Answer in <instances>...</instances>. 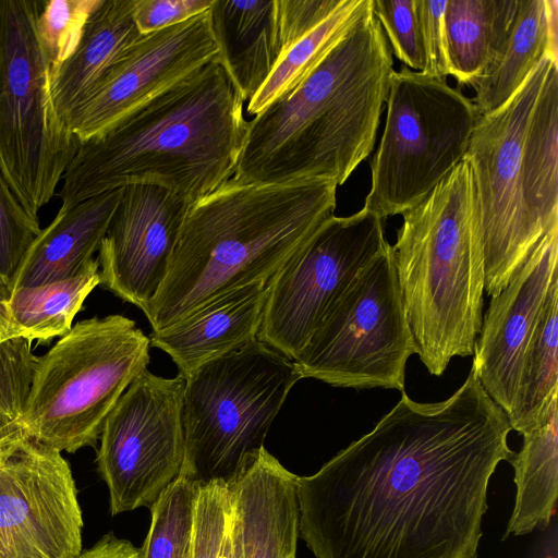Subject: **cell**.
I'll use <instances>...</instances> for the list:
<instances>
[{
    "label": "cell",
    "instance_id": "1",
    "mask_svg": "<svg viewBox=\"0 0 558 558\" xmlns=\"http://www.w3.org/2000/svg\"><path fill=\"white\" fill-rule=\"evenodd\" d=\"M510 430L472 367L444 401L402 391L369 433L298 476L300 536L316 558H477Z\"/></svg>",
    "mask_w": 558,
    "mask_h": 558
},
{
    "label": "cell",
    "instance_id": "2",
    "mask_svg": "<svg viewBox=\"0 0 558 558\" xmlns=\"http://www.w3.org/2000/svg\"><path fill=\"white\" fill-rule=\"evenodd\" d=\"M243 104L214 60L81 142L61 180L60 209L133 184L197 202L234 174L247 126Z\"/></svg>",
    "mask_w": 558,
    "mask_h": 558
},
{
    "label": "cell",
    "instance_id": "3",
    "mask_svg": "<svg viewBox=\"0 0 558 558\" xmlns=\"http://www.w3.org/2000/svg\"><path fill=\"white\" fill-rule=\"evenodd\" d=\"M393 72L371 4L295 87L247 121L232 179L342 185L374 148Z\"/></svg>",
    "mask_w": 558,
    "mask_h": 558
},
{
    "label": "cell",
    "instance_id": "4",
    "mask_svg": "<svg viewBox=\"0 0 558 558\" xmlns=\"http://www.w3.org/2000/svg\"><path fill=\"white\" fill-rule=\"evenodd\" d=\"M325 179L255 183L232 178L190 205L165 281L145 315L160 330L239 288L267 282L333 216Z\"/></svg>",
    "mask_w": 558,
    "mask_h": 558
},
{
    "label": "cell",
    "instance_id": "5",
    "mask_svg": "<svg viewBox=\"0 0 558 558\" xmlns=\"http://www.w3.org/2000/svg\"><path fill=\"white\" fill-rule=\"evenodd\" d=\"M402 216L391 245L399 287L415 353L440 376L452 357L473 355L483 320L485 262L469 161Z\"/></svg>",
    "mask_w": 558,
    "mask_h": 558
},
{
    "label": "cell",
    "instance_id": "6",
    "mask_svg": "<svg viewBox=\"0 0 558 558\" xmlns=\"http://www.w3.org/2000/svg\"><path fill=\"white\" fill-rule=\"evenodd\" d=\"M149 347L123 315L76 323L37 356L20 432L60 452L95 446L108 414L147 369Z\"/></svg>",
    "mask_w": 558,
    "mask_h": 558
},
{
    "label": "cell",
    "instance_id": "7",
    "mask_svg": "<svg viewBox=\"0 0 558 558\" xmlns=\"http://www.w3.org/2000/svg\"><path fill=\"white\" fill-rule=\"evenodd\" d=\"M301 378L294 361L258 339L185 377L180 476L199 485L232 482L265 448L272 421Z\"/></svg>",
    "mask_w": 558,
    "mask_h": 558
},
{
    "label": "cell",
    "instance_id": "8",
    "mask_svg": "<svg viewBox=\"0 0 558 558\" xmlns=\"http://www.w3.org/2000/svg\"><path fill=\"white\" fill-rule=\"evenodd\" d=\"M36 0H0V172L35 217L48 204L80 141L58 114Z\"/></svg>",
    "mask_w": 558,
    "mask_h": 558
},
{
    "label": "cell",
    "instance_id": "9",
    "mask_svg": "<svg viewBox=\"0 0 558 558\" xmlns=\"http://www.w3.org/2000/svg\"><path fill=\"white\" fill-rule=\"evenodd\" d=\"M366 210L385 219L422 203L464 158L480 114L445 78L395 71Z\"/></svg>",
    "mask_w": 558,
    "mask_h": 558
},
{
    "label": "cell",
    "instance_id": "10",
    "mask_svg": "<svg viewBox=\"0 0 558 558\" xmlns=\"http://www.w3.org/2000/svg\"><path fill=\"white\" fill-rule=\"evenodd\" d=\"M414 339L387 243L329 305L294 364L336 387L404 391Z\"/></svg>",
    "mask_w": 558,
    "mask_h": 558
},
{
    "label": "cell",
    "instance_id": "11",
    "mask_svg": "<svg viewBox=\"0 0 558 558\" xmlns=\"http://www.w3.org/2000/svg\"><path fill=\"white\" fill-rule=\"evenodd\" d=\"M557 61L545 56L505 105L480 116L464 156L484 250L485 292L490 296L508 284L544 235L527 208L523 146L531 112Z\"/></svg>",
    "mask_w": 558,
    "mask_h": 558
},
{
    "label": "cell",
    "instance_id": "12",
    "mask_svg": "<svg viewBox=\"0 0 558 558\" xmlns=\"http://www.w3.org/2000/svg\"><path fill=\"white\" fill-rule=\"evenodd\" d=\"M185 378L142 372L105 420L97 469L113 515L150 507L181 473L184 461Z\"/></svg>",
    "mask_w": 558,
    "mask_h": 558
},
{
    "label": "cell",
    "instance_id": "13",
    "mask_svg": "<svg viewBox=\"0 0 558 558\" xmlns=\"http://www.w3.org/2000/svg\"><path fill=\"white\" fill-rule=\"evenodd\" d=\"M387 243L384 219L365 208L329 217L268 281L257 339L295 361L329 305Z\"/></svg>",
    "mask_w": 558,
    "mask_h": 558
},
{
    "label": "cell",
    "instance_id": "14",
    "mask_svg": "<svg viewBox=\"0 0 558 558\" xmlns=\"http://www.w3.org/2000/svg\"><path fill=\"white\" fill-rule=\"evenodd\" d=\"M82 530L61 452L22 432L0 444V558H77Z\"/></svg>",
    "mask_w": 558,
    "mask_h": 558
},
{
    "label": "cell",
    "instance_id": "15",
    "mask_svg": "<svg viewBox=\"0 0 558 558\" xmlns=\"http://www.w3.org/2000/svg\"><path fill=\"white\" fill-rule=\"evenodd\" d=\"M218 57L209 10L182 23L143 35L70 129L84 142L140 109Z\"/></svg>",
    "mask_w": 558,
    "mask_h": 558
},
{
    "label": "cell",
    "instance_id": "16",
    "mask_svg": "<svg viewBox=\"0 0 558 558\" xmlns=\"http://www.w3.org/2000/svg\"><path fill=\"white\" fill-rule=\"evenodd\" d=\"M191 204L158 185L123 187L99 246V284L146 315L165 281Z\"/></svg>",
    "mask_w": 558,
    "mask_h": 558
},
{
    "label": "cell",
    "instance_id": "17",
    "mask_svg": "<svg viewBox=\"0 0 558 558\" xmlns=\"http://www.w3.org/2000/svg\"><path fill=\"white\" fill-rule=\"evenodd\" d=\"M558 278V222L542 236L508 284L492 296L473 349L481 385L508 416L526 347Z\"/></svg>",
    "mask_w": 558,
    "mask_h": 558
},
{
    "label": "cell",
    "instance_id": "18",
    "mask_svg": "<svg viewBox=\"0 0 558 558\" xmlns=\"http://www.w3.org/2000/svg\"><path fill=\"white\" fill-rule=\"evenodd\" d=\"M298 475L265 448L228 484L243 558H295Z\"/></svg>",
    "mask_w": 558,
    "mask_h": 558
},
{
    "label": "cell",
    "instance_id": "19",
    "mask_svg": "<svg viewBox=\"0 0 558 558\" xmlns=\"http://www.w3.org/2000/svg\"><path fill=\"white\" fill-rule=\"evenodd\" d=\"M268 281L248 284L151 331L150 345L166 352L184 378L203 364L257 339Z\"/></svg>",
    "mask_w": 558,
    "mask_h": 558
},
{
    "label": "cell",
    "instance_id": "20",
    "mask_svg": "<svg viewBox=\"0 0 558 558\" xmlns=\"http://www.w3.org/2000/svg\"><path fill=\"white\" fill-rule=\"evenodd\" d=\"M142 37L133 19V0H100L73 52L51 71L53 104L69 128Z\"/></svg>",
    "mask_w": 558,
    "mask_h": 558
},
{
    "label": "cell",
    "instance_id": "21",
    "mask_svg": "<svg viewBox=\"0 0 558 558\" xmlns=\"http://www.w3.org/2000/svg\"><path fill=\"white\" fill-rule=\"evenodd\" d=\"M209 13L218 45L216 61L243 101H248L282 52L278 0H214Z\"/></svg>",
    "mask_w": 558,
    "mask_h": 558
},
{
    "label": "cell",
    "instance_id": "22",
    "mask_svg": "<svg viewBox=\"0 0 558 558\" xmlns=\"http://www.w3.org/2000/svg\"><path fill=\"white\" fill-rule=\"evenodd\" d=\"M123 187L99 194L69 209H59L29 247L12 290L72 277L99 250Z\"/></svg>",
    "mask_w": 558,
    "mask_h": 558
},
{
    "label": "cell",
    "instance_id": "23",
    "mask_svg": "<svg viewBox=\"0 0 558 558\" xmlns=\"http://www.w3.org/2000/svg\"><path fill=\"white\" fill-rule=\"evenodd\" d=\"M556 0H518L511 31L501 49L472 86L480 116L505 105L547 54L557 56Z\"/></svg>",
    "mask_w": 558,
    "mask_h": 558
},
{
    "label": "cell",
    "instance_id": "24",
    "mask_svg": "<svg viewBox=\"0 0 558 558\" xmlns=\"http://www.w3.org/2000/svg\"><path fill=\"white\" fill-rule=\"evenodd\" d=\"M520 451L510 461L514 471L515 500L505 537L546 529L558 497V405L536 427L522 434Z\"/></svg>",
    "mask_w": 558,
    "mask_h": 558
},
{
    "label": "cell",
    "instance_id": "25",
    "mask_svg": "<svg viewBox=\"0 0 558 558\" xmlns=\"http://www.w3.org/2000/svg\"><path fill=\"white\" fill-rule=\"evenodd\" d=\"M518 0H447L444 14L450 75L473 86L505 44Z\"/></svg>",
    "mask_w": 558,
    "mask_h": 558
},
{
    "label": "cell",
    "instance_id": "26",
    "mask_svg": "<svg viewBox=\"0 0 558 558\" xmlns=\"http://www.w3.org/2000/svg\"><path fill=\"white\" fill-rule=\"evenodd\" d=\"M100 282L99 262L90 258L72 277L12 290L9 300L10 339L48 343L72 328L85 299Z\"/></svg>",
    "mask_w": 558,
    "mask_h": 558
},
{
    "label": "cell",
    "instance_id": "27",
    "mask_svg": "<svg viewBox=\"0 0 558 558\" xmlns=\"http://www.w3.org/2000/svg\"><path fill=\"white\" fill-rule=\"evenodd\" d=\"M557 133L558 64H554L531 112L523 146L527 208L542 234L558 222Z\"/></svg>",
    "mask_w": 558,
    "mask_h": 558
},
{
    "label": "cell",
    "instance_id": "28",
    "mask_svg": "<svg viewBox=\"0 0 558 558\" xmlns=\"http://www.w3.org/2000/svg\"><path fill=\"white\" fill-rule=\"evenodd\" d=\"M558 278L548 291L526 347L510 414L511 429L524 434L539 425L558 398Z\"/></svg>",
    "mask_w": 558,
    "mask_h": 558
},
{
    "label": "cell",
    "instance_id": "29",
    "mask_svg": "<svg viewBox=\"0 0 558 558\" xmlns=\"http://www.w3.org/2000/svg\"><path fill=\"white\" fill-rule=\"evenodd\" d=\"M371 4L372 0H342L325 21L291 45L265 83L247 101V113H259L295 87L351 31Z\"/></svg>",
    "mask_w": 558,
    "mask_h": 558
},
{
    "label": "cell",
    "instance_id": "30",
    "mask_svg": "<svg viewBox=\"0 0 558 558\" xmlns=\"http://www.w3.org/2000/svg\"><path fill=\"white\" fill-rule=\"evenodd\" d=\"M198 486L179 476L158 496L150 506V526L138 558H192Z\"/></svg>",
    "mask_w": 558,
    "mask_h": 558
},
{
    "label": "cell",
    "instance_id": "31",
    "mask_svg": "<svg viewBox=\"0 0 558 558\" xmlns=\"http://www.w3.org/2000/svg\"><path fill=\"white\" fill-rule=\"evenodd\" d=\"M36 361L27 339L0 341V444L20 433Z\"/></svg>",
    "mask_w": 558,
    "mask_h": 558
},
{
    "label": "cell",
    "instance_id": "32",
    "mask_svg": "<svg viewBox=\"0 0 558 558\" xmlns=\"http://www.w3.org/2000/svg\"><path fill=\"white\" fill-rule=\"evenodd\" d=\"M41 228L0 172V281L11 290L15 276Z\"/></svg>",
    "mask_w": 558,
    "mask_h": 558
},
{
    "label": "cell",
    "instance_id": "33",
    "mask_svg": "<svg viewBox=\"0 0 558 558\" xmlns=\"http://www.w3.org/2000/svg\"><path fill=\"white\" fill-rule=\"evenodd\" d=\"M99 2L100 0H49L43 4L37 29L51 71L73 52L88 16Z\"/></svg>",
    "mask_w": 558,
    "mask_h": 558
},
{
    "label": "cell",
    "instance_id": "34",
    "mask_svg": "<svg viewBox=\"0 0 558 558\" xmlns=\"http://www.w3.org/2000/svg\"><path fill=\"white\" fill-rule=\"evenodd\" d=\"M231 518L228 484H201L193 517L192 558H221Z\"/></svg>",
    "mask_w": 558,
    "mask_h": 558
},
{
    "label": "cell",
    "instance_id": "35",
    "mask_svg": "<svg viewBox=\"0 0 558 558\" xmlns=\"http://www.w3.org/2000/svg\"><path fill=\"white\" fill-rule=\"evenodd\" d=\"M372 10L392 49L391 52L408 69L422 72L424 53L416 0H372Z\"/></svg>",
    "mask_w": 558,
    "mask_h": 558
},
{
    "label": "cell",
    "instance_id": "36",
    "mask_svg": "<svg viewBox=\"0 0 558 558\" xmlns=\"http://www.w3.org/2000/svg\"><path fill=\"white\" fill-rule=\"evenodd\" d=\"M447 0H416L421 41L424 53L422 73L445 78L450 75L447 35L445 27V10Z\"/></svg>",
    "mask_w": 558,
    "mask_h": 558
},
{
    "label": "cell",
    "instance_id": "37",
    "mask_svg": "<svg viewBox=\"0 0 558 558\" xmlns=\"http://www.w3.org/2000/svg\"><path fill=\"white\" fill-rule=\"evenodd\" d=\"M214 0H133V19L142 35L182 23L210 9Z\"/></svg>",
    "mask_w": 558,
    "mask_h": 558
},
{
    "label": "cell",
    "instance_id": "38",
    "mask_svg": "<svg viewBox=\"0 0 558 558\" xmlns=\"http://www.w3.org/2000/svg\"><path fill=\"white\" fill-rule=\"evenodd\" d=\"M138 555L140 549L131 542L108 533L77 558H138Z\"/></svg>",
    "mask_w": 558,
    "mask_h": 558
},
{
    "label": "cell",
    "instance_id": "39",
    "mask_svg": "<svg viewBox=\"0 0 558 558\" xmlns=\"http://www.w3.org/2000/svg\"><path fill=\"white\" fill-rule=\"evenodd\" d=\"M12 290L0 281V341L10 340L9 300Z\"/></svg>",
    "mask_w": 558,
    "mask_h": 558
},
{
    "label": "cell",
    "instance_id": "40",
    "mask_svg": "<svg viewBox=\"0 0 558 558\" xmlns=\"http://www.w3.org/2000/svg\"><path fill=\"white\" fill-rule=\"evenodd\" d=\"M221 558H243L239 536L231 518Z\"/></svg>",
    "mask_w": 558,
    "mask_h": 558
}]
</instances>
